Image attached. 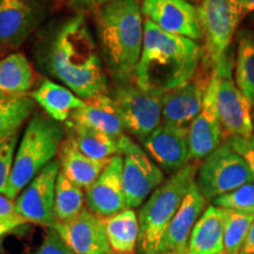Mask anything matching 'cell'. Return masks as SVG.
Returning a JSON list of instances; mask_svg holds the SVG:
<instances>
[{
    "label": "cell",
    "mask_w": 254,
    "mask_h": 254,
    "mask_svg": "<svg viewBox=\"0 0 254 254\" xmlns=\"http://www.w3.org/2000/svg\"><path fill=\"white\" fill-rule=\"evenodd\" d=\"M187 254H225L222 208L211 205L193 227Z\"/></svg>",
    "instance_id": "cell-21"
},
{
    "label": "cell",
    "mask_w": 254,
    "mask_h": 254,
    "mask_svg": "<svg viewBox=\"0 0 254 254\" xmlns=\"http://www.w3.org/2000/svg\"><path fill=\"white\" fill-rule=\"evenodd\" d=\"M33 254H77L66 245L59 237V234L50 228L47 231L46 237L44 238L43 243Z\"/></svg>",
    "instance_id": "cell-34"
},
{
    "label": "cell",
    "mask_w": 254,
    "mask_h": 254,
    "mask_svg": "<svg viewBox=\"0 0 254 254\" xmlns=\"http://www.w3.org/2000/svg\"><path fill=\"white\" fill-rule=\"evenodd\" d=\"M165 93L147 91L127 82L114 88L112 99L123 120L125 131L142 140L161 124Z\"/></svg>",
    "instance_id": "cell-8"
},
{
    "label": "cell",
    "mask_w": 254,
    "mask_h": 254,
    "mask_svg": "<svg viewBox=\"0 0 254 254\" xmlns=\"http://www.w3.org/2000/svg\"><path fill=\"white\" fill-rule=\"evenodd\" d=\"M202 59V49L189 38L166 33L144 21V44L133 80L147 91L166 93L192 80Z\"/></svg>",
    "instance_id": "cell-2"
},
{
    "label": "cell",
    "mask_w": 254,
    "mask_h": 254,
    "mask_svg": "<svg viewBox=\"0 0 254 254\" xmlns=\"http://www.w3.org/2000/svg\"><path fill=\"white\" fill-rule=\"evenodd\" d=\"M98 46L118 84L134 78L144 44V21L139 0H111L95 8Z\"/></svg>",
    "instance_id": "cell-3"
},
{
    "label": "cell",
    "mask_w": 254,
    "mask_h": 254,
    "mask_svg": "<svg viewBox=\"0 0 254 254\" xmlns=\"http://www.w3.org/2000/svg\"><path fill=\"white\" fill-rule=\"evenodd\" d=\"M252 182L254 177L246 161L226 141L202 160L196 174L200 192L212 201Z\"/></svg>",
    "instance_id": "cell-7"
},
{
    "label": "cell",
    "mask_w": 254,
    "mask_h": 254,
    "mask_svg": "<svg viewBox=\"0 0 254 254\" xmlns=\"http://www.w3.org/2000/svg\"><path fill=\"white\" fill-rule=\"evenodd\" d=\"M104 219L107 239L113 252L134 254L140 234L138 213L133 208H125L112 217Z\"/></svg>",
    "instance_id": "cell-25"
},
{
    "label": "cell",
    "mask_w": 254,
    "mask_h": 254,
    "mask_svg": "<svg viewBox=\"0 0 254 254\" xmlns=\"http://www.w3.org/2000/svg\"><path fill=\"white\" fill-rule=\"evenodd\" d=\"M31 95L47 116L60 124L67 122L74 111L85 105V100L69 88L50 79H44Z\"/></svg>",
    "instance_id": "cell-23"
},
{
    "label": "cell",
    "mask_w": 254,
    "mask_h": 254,
    "mask_svg": "<svg viewBox=\"0 0 254 254\" xmlns=\"http://www.w3.org/2000/svg\"><path fill=\"white\" fill-rule=\"evenodd\" d=\"M204 38L202 59L213 71L230 60V46L244 17L237 0H201L196 6Z\"/></svg>",
    "instance_id": "cell-6"
},
{
    "label": "cell",
    "mask_w": 254,
    "mask_h": 254,
    "mask_svg": "<svg viewBox=\"0 0 254 254\" xmlns=\"http://www.w3.org/2000/svg\"><path fill=\"white\" fill-rule=\"evenodd\" d=\"M225 254H240L254 221V211L222 208Z\"/></svg>",
    "instance_id": "cell-29"
},
{
    "label": "cell",
    "mask_w": 254,
    "mask_h": 254,
    "mask_svg": "<svg viewBox=\"0 0 254 254\" xmlns=\"http://www.w3.org/2000/svg\"><path fill=\"white\" fill-rule=\"evenodd\" d=\"M251 19H252V21H254V12L253 13H251Z\"/></svg>",
    "instance_id": "cell-41"
},
{
    "label": "cell",
    "mask_w": 254,
    "mask_h": 254,
    "mask_svg": "<svg viewBox=\"0 0 254 254\" xmlns=\"http://www.w3.org/2000/svg\"><path fill=\"white\" fill-rule=\"evenodd\" d=\"M209 77L196 78L195 75L183 86L166 92L163 98L161 123L190 128V124L201 111Z\"/></svg>",
    "instance_id": "cell-19"
},
{
    "label": "cell",
    "mask_w": 254,
    "mask_h": 254,
    "mask_svg": "<svg viewBox=\"0 0 254 254\" xmlns=\"http://www.w3.org/2000/svg\"><path fill=\"white\" fill-rule=\"evenodd\" d=\"M119 150L124 160L123 186L127 207L138 208L165 183V173L131 136L125 134L119 139Z\"/></svg>",
    "instance_id": "cell-9"
},
{
    "label": "cell",
    "mask_w": 254,
    "mask_h": 254,
    "mask_svg": "<svg viewBox=\"0 0 254 254\" xmlns=\"http://www.w3.org/2000/svg\"><path fill=\"white\" fill-rule=\"evenodd\" d=\"M252 119H253V125H254V111L252 112Z\"/></svg>",
    "instance_id": "cell-42"
},
{
    "label": "cell",
    "mask_w": 254,
    "mask_h": 254,
    "mask_svg": "<svg viewBox=\"0 0 254 254\" xmlns=\"http://www.w3.org/2000/svg\"><path fill=\"white\" fill-rule=\"evenodd\" d=\"M140 142L148 157L168 173H177L189 164V128L161 123Z\"/></svg>",
    "instance_id": "cell-17"
},
{
    "label": "cell",
    "mask_w": 254,
    "mask_h": 254,
    "mask_svg": "<svg viewBox=\"0 0 254 254\" xmlns=\"http://www.w3.org/2000/svg\"><path fill=\"white\" fill-rule=\"evenodd\" d=\"M198 170L195 163H189L159 186L139 207L138 250L140 254H158L161 238L190 187L196 182Z\"/></svg>",
    "instance_id": "cell-5"
},
{
    "label": "cell",
    "mask_w": 254,
    "mask_h": 254,
    "mask_svg": "<svg viewBox=\"0 0 254 254\" xmlns=\"http://www.w3.org/2000/svg\"><path fill=\"white\" fill-rule=\"evenodd\" d=\"M213 205L220 208L254 211V182L245 184L227 194L213 200Z\"/></svg>",
    "instance_id": "cell-31"
},
{
    "label": "cell",
    "mask_w": 254,
    "mask_h": 254,
    "mask_svg": "<svg viewBox=\"0 0 254 254\" xmlns=\"http://www.w3.org/2000/svg\"><path fill=\"white\" fill-rule=\"evenodd\" d=\"M86 205L85 192L65 177L62 171L56 185L55 215L57 222L67 221L78 215Z\"/></svg>",
    "instance_id": "cell-30"
},
{
    "label": "cell",
    "mask_w": 254,
    "mask_h": 254,
    "mask_svg": "<svg viewBox=\"0 0 254 254\" xmlns=\"http://www.w3.org/2000/svg\"><path fill=\"white\" fill-rule=\"evenodd\" d=\"M189 1H190V2H195V4H199V2L201 1V0H189Z\"/></svg>",
    "instance_id": "cell-40"
},
{
    "label": "cell",
    "mask_w": 254,
    "mask_h": 254,
    "mask_svg": "<svg viewBox=\"0 0 254 254\" xmlns=\"http://www.w3.org/2000/svg\"><path fill=\"white\" fill-rule=\"evenodd\" d=\"M25 224H27V222L21 217H19V215H15L13 218L1 219L0 220V239Z\"/></svg>",
    "instance_id": "cell-35"
},
{
    "label": "cell",
    "mask_w": 254,
    "mask_h": 254,
    "mask_svg": "<svg viewBox=\"0 0 254 254\" xmlns=\"http://www.w3.org/2000/svg\"><path fill=\"white\" fill-rule=\"evenodd\" d=\"M64 243L77 254H112L107 239L105 219L85 207L67 221L57 222L52 227Z\"/></svg>",
    "instance_id": "cell-15"
},
{
    "label": "cell",
    "mask_w": 254,
    "mask_h": 254,
    "mask_svg": "<svg viewBox=\"0 0 254 254\" xmlns=\"http://www.w3.org/2000/svg\"><path fill=\"white\" fill-rule=\"evenodd\" d=\"M66 127L68 138L87 157L95 160H107L120 154L118 139L85 126L66 124Z\"/></svg>",
    "instance_id": "cell-26"
},
{
    "label": "cell",
    "mask_w": 254,
    "mask_h": 254,
    "mask_svg": "<svg viewBox=\"0 0 254 254\" xmlns=\"http://www.w3.org/2000/svg\"><path fill=\"white\" fill-rule=\"evenodd\" d=\"M221 80L220 69L211 73L201 111L189 128V161L204 160L222 142V128L218 112V90Z\"/></svg>",
    "instance_id": "cell-11"
},
{
    "label": "cell",
    "mask_w": 254,
    "mask_h": 254,
    "mask_svg": "<svg viewBox=\"0 0 254 254\" xmlns=\"http://www.w3.org/2000/svg\"><path fill=\"white\" fill-rule=\"evenodd\" d=\"M15 215L18 214L15 212L14 200L9 199L8 196L0 193V220L1 219L13 218Z\"/></svg>",
    "instance_id": "cell-36"
},
{
    "label": "cell",
    "mask_w": 254,
    "mask_h": 254,
    "mask_svg": "<svg viewBox=\"0 0 254 254\" xmlns=\"http://www.w3.org/2000/svg\"><path fill=\"white\" fill-rule=\"evenodd\" d=\"M111 0H73L75 5L80 8H98Z\"/></svg>",
    "instance_id": "cell-37"
},
{
    "label": "cell",
    "mask_w": 254,
    "mask_h": 254,
    "mask_svg": "<svg viewBox=\"0 0 254 254\" xmlns=\"http://www.w3.org/2000/svg\"><path fill=\"white\" fill-rule=\"evenodd\" d=\"M225 141L246 161L254 177V133L250 136H232Z\"/></svg>",
    "instance_id": "cell-33"
},
{
    "label": "cell",
    "mask_w": 254,
    "mask_h": 254,
    "mask_svg": "<svg viewBox=\"0 0 254 254\" xmlns=\"http://www.w3.org/2000/svg\"><path fill=\"white\" fill-rule=\"evenodd\" d=\"M218 69L221 72L218 90V112L224 138L252 135L254 133L252 105L232 79L233 63L231 60Z\"/></svg>",
    "instance_id": "cell-13"
},
{
    "label": "cell",
    "mask_w": 254,
    "mask_h": 254,
    "mask_svg": "<svg viewBox=\"0 0 254 254\" xmlns=\"http://www.w3.org/2000/svg\"><path fill=\"white\" fill-rule=\"evenodd\" d=\"M236 84L254 106V32L251 30L238 33Z\"/></svg>",
    "instance_id": "cell-27"
},
{
    "label": "cell",
    "mask_w": 254,
    "mask_h": 254,
    "mask_svg": "<svg viewBox=\"0 0 254 254\" xmlns=\"http://www.w3.org/2000/svg\"><path fill=\"white\" fill-rule=\"evenodd\" d=\"M59 172V160L55 159L15 198V212L27 224L31 222L49 228L57 224L55 202Z\"/></svg>",
    "instance_id": "cell-10"
},
{
    "label": "cell",
    "mask_w": 254,
    "mask_h": 254,
    "mask_svg": "<svg viewBox=\"0 0 254 254\" xmlns=\"http://www.w3.org/2000/svg\"><path fill=\"white\" fill-rule=\"evenodd\" d=\"M58 160L60 171L65 177L80 189L86 190L100 176L110 159L95 160L87 157L78 150L68 136H66L60 147Z\"/></svg>",
    "instance_id": "cell-22"
},
{
    "label": "cell",
    "mask_w": 254,
    "mask_h": 254,
    "mask_svg": "<svg viewBox=\"0 0 254 254\" xmlns=\"http://www.w3.org/2000/svg\"><path fill=\"white\" fill-rule=\"evenodd\" d=\"M206 205L207 199L200 192L196 182L193 183L161 238L158 254H187L190 233L207 208Z\"/></svg>",
    "instance_id": "cell-18"
},
{
    "label": "cell",
    "mask_w": 254,
    "mask_h": 254,
    "mask_svg": "<svg viewBox=\"0 0 254 254\" xmlns=\"http://www.w3.org/2000/svg\"><path fill=\"white\" fill-rule=\"evenodd\" d=\"M237 1L239 4L244 15L253 13L254 12V0H237Z\"/></svg>",
    "instance_id": "cell-39"
},
{
    "label": "cell",
    "mask_w": 254,
    "mask_h": 254,
    "mask_svg": "<svg viewBox=\"0 0 254 254\" xmlns=\"http://www.w3.org/2000/svg\"><path fill=\"white\" fill-rule=\"evenodd\" d=\"M36 109L31 94L0 100V139L18 134Z\"/></svg>",
    "instance_id": "cell-28"
},
{
    "label": "cell",
    "mask_w": 254,
    "mask_h": 254,
    "mask_svg": "<svg viewBox=\"0 0 254 254\" xmlns=\"http://www.w3.org/2000/svg\"><path fill=\"white\" fill-rule=\"evenodd\" d=\"M66 131L45 112L34 111L15 151L13 167L4 194L15 200L20 192L59 154Z\"/></svg>",
    "instance_id": "cell-4"
},
{
    "label": "cell",
    "mask_w": 254,
    "mask_h": 254,
    "mask_svg": "<svg viewBox=\"0 0 254 254\" xmlns=\"http://www.w3.org/2000/svg\"><path fill=\"white\" fill-rule=\"evenodd\" d=\"M46 0H0V46L17 49L44 23Z\"/></svg>",
    "instance_id": "cell-12"
},
{
    "label": "cell",
    "mask_w": 254,
    "mask_h": 254,
    "mask_svg": "<svg viewBox=\"0 0 254 254\" xmlns=\"http://www.w3.org/2000/svg\"><path fill=\"white\" fill-rule=\"evenodd\" d=\"M240 254H254V221L250 230L249 236H247L245 244H244L243 249H241Z\"/></svg>",
    "instance_id": "cell-38"
},
{
    "label": "cell",
    "mask_w": 254,
    "mask_h": 254,
    "mask_svg": "<svg viewBox=\"0 0 254 254\" xmlns=\"http://www.w3.org/2000/svg\"><path fill=\"white\" fill-rule=\"evenodd\" d=\"M97 40L82 14L56 24L47 32L38 60L47 74L82 100L107 94V77Z\"/></svg>",
    "instance_id": "cell-1"
},
{
    "label": "cell",
    "mask_w": 254,
    "mask_h": 254,
    "mask_svg": "<svg viewBox=\"0 0 254 254\" xmlns=\"http://www.w3.org/2000/svg\"><path fill=\"white\" fill-rule=\"evenodd\" d=\"M122 154L110 159L100 176L85 190L86 207L100 218H109L127 207L123 186Z\"/></svg>",
    "instance_id": "cell-16"
},
{
    "label": "cell",
    "mask_w": 254,
    "mask_h": 254,
    "mask_svg": "<svg viewBox=\"0 0 254 254\" xmlns=\"http://www.w3.org/2000/svg\"><path fill=\"white\" fill-rule=\"evenodd\" d=\"M69 125L85 126L119 139L125 135V127L112 97L99 94L85 100V105L74 111L66 122Z\"/></svg>",
    "instance_id": "cell-20"
},
{
    "label": "cell",
    "mask_w": 254,
    "mask_h": 254,
    "mask_svg": "<svg viewBox=\"0 0 254 254\" xmlns=\"http://www.w3.org/2000/svg\"><path fill=\"white\" fill-rule=\"evenodd\" d=\"M141 13L166 33L194 41L202 38L196 7L189 0H142Z\"/></svg>",
    "instance_id": "cell-14"
},
{
    "label": "cell",
    "mask_w": 254,
    "mask_h": 254,
    "mask_svg": "<svg viewBox=\"0 0 254 254\" xmlns=\"http://www.w3.org/2000/svg\"><path fill=\"white\" fill-rule=\"evenodd\" d=\"M33 68L21 53L0 59V100L26 95L33 86Z\"/></svg>",
    "instance_id": "cell-24"
},
{
    "label": "cell",
    "mask_w": 254,
    "mask_h": 254,
    "mask_svg": "<svg viewBox=\"0 0 254 254\" xmlns=\"http://www.w3.org/2000/svg\"><path fill=\"white\" fill-rule=\"evenodd\" d=\"M18 142L19 133L0 139V193L2 194L5 193L9 177H11Z\"/></svg>",
    "instance_id": "cell-32"
}]
</instances>
